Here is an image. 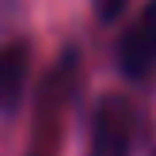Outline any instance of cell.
Segmentation results:
<instances>
[{
	"mask_svg": "<svg viewBox=\"0 0 156 156\" xmlns=\"http://www.w3.org/2000/svg\"><path fill=\"white\" fill-rule=\"evenodd\" d=\"M137 111L126 95H103L91 114L88 156H133Z\"/></svg>",
	"mask_w": 156,
	"mask_h": 156,
	"instance_id": "6da1fadb",
	"label": "cell"
},
{
	"mask_svg": "<svg viewBox=\"0 0 156 156\" xmlns=\"http://www.w3.org/2000/svg\"><path fill=\"white\" fill-rule=\"evenodd\" d=\"M118 65L129 80H156V0H149L118 42Z\"/></svg>",
	"mask_w": 156,
	"mask_h": 156,
	"instance_id": "7a4b0ae2",
	"label": "cell"
},
{
	"mask_svg": "<svg viewBox=\"0 0 156 156\" xmlns=\"http://www.w3.org/2000/svg\"><path fill=\"white\" fill-rule=\"evenodd\" d=\"M30 76V46L27 42H8L0 46V114H12L27 91Z\"/></svg>",
	"mask_w": 156,
	"mask_h": 156,
	"instance_id": "3957f363",
	"label": "cell"
},
{
	"mask_svg": "<svg viewBox=\"0 0 156 156\" xmlns=\"http://www.w3.org/2000/svg\"><path fill=\"white\" fill-rule=\"evenodd\" d=\"M126 4L129 0H95V15L103 23H111V19H118V15L126 12Z\"/></svg>",
	"mask_w": 156,
	"mask_h": 156,
	"instance_id": "277c9868",
	"label": "cell"
},
{
	"mask_svg": "<svg viewBox=\"0 0 156 156\" xmlns=\"http://www.w3.org/2000/svg\"><path fill=\"white\" fill-rule=\"evenodd\" d=\"M12 4H15V0H0V27L12 19Z\"/></svg>",
	"mask_w": 156,
	"mask_h": 156,
	"instance_id": "5b68a950",
	"label": "cell"
}]
</instances>
